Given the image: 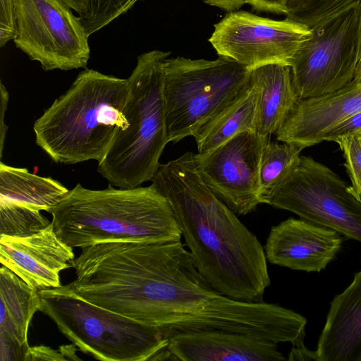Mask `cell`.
<instances>
[{
    "label": "cell",
    "mask_w": 361,
    "mask_h": 361,
    "mask_svg": "<svg viewBox=\"0 0 361 361\" xmlns=\"http://www.w3.org/2000/svg\"><path fill=\"white\" fill-rule=\"evenodd\" d=\"M151 181L169 200L202 278L225 296L263 301L271 283L264 246L205 185L194 153L160 164Z\"/></svg>",
    "instance_id": "6da1fadb"
},
{
    "label": "cell",
    "mask_w": 361,
    "mask_h": 361,
    "mask_svg": "<svg viewBox=\"0 0 361 361\" xmlns=\"http://www.w3.org/2000/svg\"><path fill=\"white\" fill-rule=\"evenodd\" d=\"M59 238L73 247L114 242L180 240L169 200L151 184L102 190L78 183L51 211Z\"/></svg>",
    "instance_id": "7a4b0ae2"
},
{
    "label": "cell",
    "mask_w": 361,
    "mask_h": 361,
    "mask_svg": "<svg viewBox=\"0 0 361 361\" xmlns=\"http://www.w3.org/2000/svg\"><path fill=\"white\" fill-rule=\"evenodd\" d=\"M128 79L85 68L33 125L36 144L56 163L100 162L128 128Z\"/></svg>",
    "instance_id": "3957f363"
},
{
    "label": "cell",
    "mask_w": 361,
    "mask_h": 361,
    "mask_svg": "<svg viewBox=\"0 0 361 361\" xmlns=\"http://www.w3.org/2000/svg\"><path fill=\"white\" fill-rule=\"evenodd\" d=\"M171 52L142 53L128 78L123 109L128 128L118 130L97 171L110 184L134 188L152 180L159 158L169 142L165 115V61Z\"/></svg>",
    "instance_id": "277c9868"
},
{
    "label": "cell",
    "mask_w": 361,
    "mask_h": 361,
    "mask_svg": "<svg viewBox=\"0 0 361 361\" xmlns=\"http://www.w3.org/2000/svg\"><path fill=\"white\" fill-rule=\"evenodd\" d=\"M40 310L84 353L102 361L158 360L169 338L158 327L106 310L61 286L39 291Z\"/></svg>",
    "instance_id": "5b68a950"
},
{
    "label": "cell",
    "mask_w": 361,
    "mask_h": 361,
    "mask_svg": "<svg viewBox=\"0 0 361 361\" xmlns=\"http://www.w3.org/2000/svg\"><path fill=\"white\" fill-rule=\"evenodd\" d=\"M249 71L234 61L166 59L164 97L169 142L193 135L243 90Z\"/></svg>",
    "instance_id": "8992f818"
},
{
    "label": "cell",
    "mask_w": 361,
    "mask_h": 361,
    "mask_svg": "<svg viewBox=\"0 0 361 361\" xmlns=\"http://www.w3.org/2000/svg\"><path fill=\"white\" fill-rule=\"evenodd\" d=\"M360 4L312 27L310 37L290 60L300 99L331 94L353 80L358 63Z\"/></svg>",
    "instance_id": "52a82bcc"
},
{
    "label": "cell",
    "mask_w": 361,
    "mask_h": 361,
    "mask_svg": "<svg viewBox=\"0 0 361 361\" xmlns=\"http://www.w3.org/2000/svg\"><path fill=\"white\" fill-rule=\"evenodd\" d=\"M328 166L300 155L267 204L361 242V200Z\"/></svg>",
    "instance_id": "ba28073f"
},
{
    "label": "cell",
    "mask_w": 361,
    "mask_h": 361,
    "mask_svg": "<svg viewBox=\"0 0 361 361\" xmlns=\"http://www.w3.org/2000/svg\"><path fill=\"white\" fill-rule=\"evenodd\" d=\"M17 48L46 71L87 68L85 30L60 0H15Z\"/></svg>",
    "instance_id": "9c48e42d"
},
{
    "label": "cell",
    "mask_w": 361,
    "mask_h": 361,
    "mask_svg": "<svg viewBox=\"0 0 361 361\" xmlns=\"http://www.w3.org/2000/svg\"><path fill=\"white\" fill-rule=\"evenodd\" d=\"M311 32V28L288 18L278 20L233 11L214 25L209 42L219 56L250 71L271 63L289 66Z\"/></svg>",
    "instance_id": "30bf717a"
},
{
    "label": "cell",
    "mask_w": 361,
    "mask_h": 361,
    "mask_svg": "<svg viewBox=\"0 0 361 361\" xmlns=\"http://www.w3.org/2000/svg\"><path fill=\"white\" fill-rule=\"evenodd\" d=\"M269 140V136L245 131L209 152L194 154L205 185L236 215H245L261 204L259 168Z\"/></svg>",
    "instance_id": "8fae6325"
},
{
    "label": "cell",
    "mask_w": 361,
    "mask_h": 361,
    "mask_svg": "<svg viewBox=\"0 0 361 361\" xmlns=\"http://www.w3.org/2000/svg\"><path fill=\"white\" fill-rule=\"evenodd\" d=\"M73 247L56 235L52 222L27 236L0 235L1 264L39 291L61 286L59 273L72 267Z\"/></svg>",
    "instance_id": "7c38bea8"
},
{
    "label": "cell",
    "mask_w": 361,
    "mask_h": 361,
    "mask_svg": "<svg viewBox=\"0 0 361 361\" xmlns=\"http://www.w3.org/2000/svg\"><path fill=\"white\" fill-rule=\"evenodd\" d=\"M339 234L301 218H288L271 228L264 245L266 259L293 270L319 272L340 250Z\"/></svg>",
    "instance_id": "4fadbf2b"
},
{
    "label": "cell",
    "mask_w": 361,
    "mask_h": 361,
    "mask_svg": "<svg viewBox=\"0 0 361 361\" xmlns=\"http://www.w3.org/2000/svg\"><path fill=\"white\" fill-rule=\"evenodd\" d=\"M360 112L361 82L352 80L331 94L300 99L276 133V138L305 149L322 142L329 130Z\"/></svg>",
    "instance_id": "5bb4252c"
},
{
    "label": "cell",
    "mask_w": 361,
    "mask_h": 361,
    "mask_svg": "<svg viewBox=\"0 0 361 361\" xmlns=\"http://www.w3.org/2000/svg\"><path fill=\"white\" fill-rule=\"evenodd\" d=\"M278 343L252 335L223 331L178 334L169 339L171 360L281 361Z\"/></svg>",
    "instance_id": "9a60e30c"
},
{
    "label": "cell",
    "mask_w": 361,
    "mask_h": 361,
    "mask_svg": "<svg viewBox=\"0 0 361 361\" xmlns=\"http://www.w3.org/2000/svg\"><path fill=\"white\" fill-rule=\"evenodd\" d=\"M316 361H361V270L331 302Z\"/></svg>",
    "instance_id": "2e32d148"
},
{
    "label": "cell",
    "mask_w": 361,
    "mask_h": 361,
    "mask_svg": "<svg viewBox=\"0 0 361 361\" xmlns=\"http://www.w3.org/2000/svg\"><path fill=\"white\" fill-rule=\"evenodd\" d=\"M248 77L259 89L256 133L276 134L300 100L290 67L267 64L249 71Z\"/></svg>",
    "instance_id": "e0dca14e"
},
{
    "label": "cell",
    "mask_w": 361,
    "mask_h": 361,
    "mask_svg": "<svg viewBox=\"0 0 361 361\" xmlns=\"http://www.w3.org/2000/svg\"><path fill=\"white\" fill-rule=\"evenodd\" d=\"M258 99L259 89L248 77L238 95L193 135L198 153L209 152L240 133L256 132Z\"/></svg>",
    "instance_id": "ac0fdd59"
},
{
    "label": "cell",
    "mask_w": 361,
    "mask_h": 361,
    "mask_svg": "<svg viewBox=\"0 0 361 361\" xmlns=\"http://www.w3.org/2000/svg\"><path fill=\"white\" fill-rule=\"evenodd\" d=\"M0 336L29 347L27 332L34 314L40 310L39 291L1 264L0 269Z\"/></svg>",
    "instance_id": "d6986e66"
},
{
    "label": "cell",
    "mask_w": 361,
    "mask_h": 361,
    "mask_svg": "<svg viewBox=\"0 0 361 361\" xmlns=\"http://www.w3.org/2000/svg\"><path fill=\"white\" fill-rule=\"evenodd\" d=\"M68 190L50 177L32 173L25 168L0 164V201L11 202L49 213Z\"/></svg>",
    "instance_id": "ffe728a7"
},
{
    "label": "cell",
    "mask_w": 361,
    "mask_h": 361,
    "mask_svg": "<svg viewBox=\"0 0 361 361\" xmlns=\"http://www.w3.org/2000/svg\"><path fill=\"white\" fill-rule=\"evenodd\" d=\"M304 148L292 143L279 144L269 140L265 145L259 168L261 204H267L271 196L288 176L298 163Z\"/></svg>",
    "instance_id": "44dd1931"
},
{
    "label": "cell",
    "mask_w": 361,
    "mask_h": 361,
    "mask_svg": "<svg viewBox=\"0 0 361 361\" xmlns=\"http://www.w3.org/2000/svg\"><path fill=\"white\" fill-rule=\"evenodd\" d=\"M50 223L39 210L0 201V235L27 236L44 229Z\"/></svg>",
    "instance_id": "7402d4cb"
},
{
    "label": "cell",
    "mask_w": 361,
    "mask_h": 361,
    "mask_svg": "<svg viewBox=\"0 0 361 361\" xmlns=\"http://www.w3.org/2000/svg\"><path fill=\"white\" fill-rule=\"evenodd\" d=\"M361 0H288L286 18L312 28Z\"/></svg>",
    "instance_id": "603a6c76"
},
{
    "label": "cell",
    "mask_w": 361,
    "mask_h": 361,
    "mask_svg": "<svg viewBox=\"0 0 361 361\" xmlns=\"http://www.w3.org/2000/svg\"><path fill=\"white\" fill-rule=\"evenodd\" d=\"M343 152L345 166L352 185L350 191L361 200V131L335 141Z\"/></svg>",
    "instance_id": "cb8c5ba5"
},
{
    "label": "cell",
    "mask_w": 361,
    "mask_h": 361,
    "mask_svg": "<svg viewBox=\"0 0 361 361\" xmlns=\"http://www.w3.org/2000/svg\"><path fill=\"white\" fill-rule=\"evenodd\" d=\"M15 34V0H0V47L13 39Z\"/></svg>",
    "instance_id": "d4e9b609"
},
{
    "label": "cell",
    "mask_w": 361,
    "mask_h": 361,
    "mask_svg": "<svg viewBox=\"0 0 361 361\" xmlns=\"http://www.w3.org/2000/svg\"><path fill=\"white\" fill-rule=\"evenodd\" d=\"M361 131V112L352 115L340 122L322 137L323 141H334L341 137L353 135Z\"/></svg>",
    "instance_id": "484cf974"
},
{
    "label": "cell",
    "mask_w": 361,
    "mask_h": 361,
    "mask_svg": "<svg viewBox=\"0 0 361 361\" xmlns=\"http://www.w3.org/2000/svg\"><path fill=\"white\" fill-rule=\"evenodd\" d=\"M30 347L23 346L12 338L0 336V361H26Z\"/></svg>",
    "instance_id": "4316f807"
},
{
    "label": "cell",
    "mask_w": 361,
    "mask_h": 361,
    "mask_svg": "<svg viewBox=\"0 0 361 361\" xmlns=\"http://www.w3.org/2000/svg\"><path fill=\"white\" fill-rule=\"evenodd\" d=\"M37 360H66L59 350L52 349L43 345L30 347L26 361Z\"/></svg>",
    "instance_id": "83f0119b"
},
{
    "label": "cell",
    "mask_w": 361,
    "mask_h": 361,
    "mask_svg": "<svg viewBox=\"0 0 361 361\" xmlns=\"http://www.w3.org/2000/svg\"><path fill=\"white\" fill-rule=\"evenodd\" d=\"M288 0H245V4L259 12L276 14L286 13V4Z\"/></svg>",
    "instance_id": "f1b7e54d"
},
{
    "label": "cell",
    "mask_w": 361,
    "mask_h": 361,
    "mask_svg": "<svg viewBox=\"0 0 361 361\" xmlns=\"http://www.w3.org/2000/svg\"><path fill=\"white\" fill-rule=\"evenodd\" d=\"M1 119H0V157L3 155L4 141L7 131V126L4 121L5 113L7 109L9 94L3 83L0 82Z\"/></svg>",
    "instance_id": "f546056e"
},
{
    "label": "cell",
    "mask_w": 361,
    "mask_h": 361,
    "mask_svg": "<svg viewBox=\"0 0 361 361\" xmlns=\"http://www.w3.org/2000/svg\"><path fill=\"white\" fill-rule=\"evenodd\" d=\"M204 3L219 8L227 11H233L239 9L244 4L245 0H202Z\"/></svg>",
    "instance_id": "4dcf8cb0"
},
{
    "label": "cell",
    "mask_w": 361,
    "mask_h": 361,
    "mask_svg": "<svg viewBox=\"0 0 361 361\" xmlns=\"http://www.w3.org/2000/svg\"><path fill=\"white\" fill-rule=\"evenodd\" d=\"M67 6L75 11L78 16L82 14L87 8L90 0H60Z\"/></svg>",
    "instance_id": "1f68e13d"
},
{
    "label": "cell",
    "mask_w": 361,
    "mask_h": 361,
    "mask_svg": "<svg viewBox=\"0 0 361 361\" xmlns=\"http://www.w3.org/2000/svg\"><path fill=\"white\" fill-rule=\"evenodd\" d=\"M75 345L73 343L72 345H63L59 347V350L62 355L65 357L66 360H80V358L76 356Z\"/></svg>",
    "instance_id": "d6a6232c"
},
{
    "label": "cell",
    "mask_w": 361,
    "mask_h": 361,
    "mask_svg": "<svg viewBox=\"0 0 361 361\" xmlns=\"http://www.w3.org/2000/svg\"><path fill=\"white\" fill-rule=\"evenodd\" d=\"M357 59H358V62L361 60V4H360V27H359V39H358Z\"/></svg>",
    "instance_id": "836d02e7"
},
{
    "label": "cell",
    "mask_w": 361,
    "mask_h": 361,
    "mask_svg": "<svg viewBox=\"0 0 361 361\" xmlns=\"http://www.w3.org/2000/svg\"><path fill=\"white\" fill-rule=\"evenodd\" d=\"M355 82H361V60L358 62L353 80Z\"/></svg>",
    "instance_id": "e575fe53"
}]
</instances>
